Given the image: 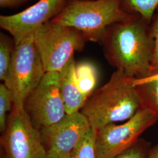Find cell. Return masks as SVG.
I'll return each mask as SVG.
<instances>
[{
	"label": "cell",
	"mask_w": 158,
	"mask_h": 158,
	"mask_svg": "<svg viewBox=\"0 0 158 158\" xmlns=\"http://www.w3.org/2000/svg\"><path fill=\"white\" fill-rule=\"evenodd\" d=\"M46 70L31 34L15 45L4 83L11 92L14 106L23 108L27 98L40 84Z\"/></svg>",
	"instance_id": "4"
},
{
	"label": "cell",
	"mask_w": 158,
	"mask_h": 158,
	"mask_svg": "<svg viewBox=\"0 0 158 158\" xmlns=\"http://www.w3.org/2000/svg\"><path fill=\"white\" fill-rule=\"evenodd\" d=\"M76 76L80 90L89 98L96 90L98 82L96 67L90 62L79 63L76 65Z\"/></svg>",
	"instance_id": "13"
},
{
	"label": "cell",
	"mask_w": 158,
	"mask_h": 158,
	"mask_svg": "<svg viewBox=\"0 0 158 158\" xmlns=\"http://www.w3.org/2000/svg\"><path fill=\"white\" fill-rule=\"evenodd\" d=\"M67 1L38 0L23 11L10 15H0V27L11 35L17 45L57 15Z\"/></svg>",
	"instance_id": "9"
},
{
	"label": "cell",
	"mask_w": 158,
	"mask_h": 158,
	"mask_svg": "<svg viewBox=\"0 0 158 158\" xmlns=\"http://www.w3.org/2000/svg\"><path fill=\"white\" fill-rule=\"evenodd\" d=\"M76 65L73 56L59 72L60 90L68 114L80 111L88 98L80 90L77 84Z\"/></svg>",
	"instance_id": "11"
},
{
	"label": "cell",
	"mask_w": 158,
	"mask_h": 158,
	"mask_svg": "<svg viewBox=\"0 0 158 158\" xmlns=\"http://www.w3.org/2000/svg\"><path fill=\"white\" fill-rule=\"evenodd\" d=\"M96 130L91 128L70 153V158H98L96 146Z\"/></svg>",
	"instance_id": "15"
},
{
	"label": "cell",
	"mask_w": 158,
	"mask_h": 158,
	"mask_svg": "<svg viewBox=\"0 0 158 158\" xmlns=\"http://www.w3.org/2000/svg\"><path fill=\"white\" fill-rule=\"evenodd\" d=\"M155 11L151 23V28L155 42L151 69H158V6Z\"/></svg>",
	"instance_id": "19"
},
{
	"label": "cell",
	"mask_w": 158,
	"mask_h": 158,
	"mask_svg": "<svg viewBox=\"0 0 158 158\" xmlns=\"http://www.w3.org/2000/svg\"><path fill=\"white\" fill-rule=\"evenodd\" d=\"M0 142L2 158H48L40 131L23 108L13 106Z\"/></svg>",
	"instance_id": "6"
},
{
	"label": "cell",
	"mask_w": 158,
	"mask_h": 158,
	"mask_svg": "<svg viewBox=\"0 0 158 158\" xmlns=\"http://www.w3.org/2000/svg\"><path fill=\"white\" fill-rule=\"evenodd\" d=\"M86 1H89V0H86Z\"/></svg>",
	"instance_id": "23"
},
{
	"label": "cell",
	"mask_w": 158,
	"mask_h": 158,
	"mask_svg": "<svg viewBox=\"0 0 158 158\" xmlns=\"http://www.w3.org/2000/svg\"><path fill=\"white\" fill-rule=\"evenodd\" d=\"M158 121L151 111L141 108L124 123H113L96 131L98 158H114L134 145L139 136Z\"/></svg>",
	"instance_id": "7"
},
{
	"label": "cell",
	"mask_w": 158,
	"mask_h": 158,
	"mask_svg": "<svg viewBox=\"0 0 158 158\" xmlns=\"http://www.w3.org/2000/svg\"><path fill=\"white\" fill-rule=\"evenodd\" d=\"M15 47L12 38L2 32L0 34V80L4 82L8 76Z\"/></svg>",
	"instance_id": "14"
},
{
	"label": "cell",
	"mask_w": 158,
	"mask_h": 158,
	"mask_svg": "<svg viewBox=\"0 0 158 158\" xmlns=\"http://www.w3.org/2000/svg\"><path fill=\"white\" fill-rule=\"evenodd\" d=\"M147 158H158V144L151 148L148 153Z\"/></svg>",
	"instance_id": "21"
},
{
	"label": "cell",
	"mask_w": 158,
	"mask_h": 158,
	"mask_svg": "<svg viewBox=\"0 0 158 158\" xmlns=\"http://www.w3.org/2000/svg\"><path fill=\"white\" fill-rule=\"evenodd\" d=\"M131 14L123 0H68L51 21L78 29L88 42L100 43L108 27L124 21Z\"/></svg>",
	"instance_id": "3"
},
{
	"label": "cell",
	"mask_w": 158,
	"mask_h": 158,
	"mask_svg": "<svg viewBox=\"0 0 158 158\" xmlns=\"http://www.w3.org/2000/svg\"><path fill=\"white\" fill-rule=\"evenodd\" d=\"M14 106L11 92L4 83L0 85V132L3 134L6 130L9 115Z\"/></svg>",
	"instance_id": "17"
},
{
	"label": "cell",
	"mask_w": 158,
	"mask_h": 158,
	"mask_svg": "<svg viewBox=\"0 0 158 158\" xmlns=\"http://www.w3.org/2000/svg\"><path fill=\"white\" fill-rule=\"evenodd\" d=\"M59 72H46L27 98L23 108L38 130L59 122L66 115L59 85Z\"/></svg>",
	"instance_id": "8"
},
{
	"label": "cell",
	"mask_w": 158,
	"mask_h": 158,
	"mask_svg": "<svg viewBox=\"0 0 158 158\" xmlns=\"http://www.w3.org/2000/svg\"><path fill=\"white\" fill-rule=\"evenodd\" d=\"M151 23L132 13L108 27L100 44L110 64L135 78L149 73L155 46Z\"/></svg>",
	"instance_id": "1"
},
{
	"label": "cell",
	"mask_w": 158,
	"mask_h": 158,
	"mask_svg": "<svg viewBox=\"0 0 158 158\" xmlns=\"http://www.w3.org/2000/svg\"><path fill=\"white\" fill-rule=\"evenodd\" d=\"M134 83L141 108L148 110L158 118V69H151L143 77L134 78Z\"/></svg>",
	"instance_id": "12"
},
{
	"label": "cell",
	"mask_w": 158,
	"mask_h": 158,
	"mask_svg": "<svg viewBox=\"0 0 158 158\" xmlns=\"http://www.w3.org/2000/svg\"><path fill=\"white\" fill-rule=\"evenodd\" d=\"M34 36L46 72H60L74 53L82 51L88 42L78 29L51 20L37 29Z\"/></svg>",
	"instance_id": "5"
},
{
	"label": "cell",
	"mask_w": 158,
	"mask_h": 158,
	"mask_svg": "<svg viewBox=\"0 0 158 158\" xmlns=\"http://www.w3.org/2000/svg\"><path fill=\"white\" fill-rule=\"evenodd\" d=\"M48 158H70V153H48Z\"/></svg>",
	"instance_id": "22"
},
{
	"label": "cell",
	"mask_w": 158,
	"mask_h": 158,
	"mask_svg": "<svg viewBox=\"0 0 158 158\" xmlns=\"http://www.w3.org/2000/svg\"><path fill=\"white\" fill-rule=\"evenodd\" d=\"M134 78L116 70L107 82L87 98L80 112L92 129L97 131L110 124L127 121L141 108Z\"/></svg>",
	"instance_id": "2"
},
{
	"label": "cell",
	"mask_w": 158,
	"mask_h": 158,
	"mask_svg": "<svg viewBox=\"0 0 158 158\" xmlns=\"http://www.w3.org/2000/svg\"><path fill=\"white\" fill-rule=\"evenodd\" d=\"M91 126L80 111L68 114L59 122L40 130L47 153H71Z\"/></svg>",
	"instance_id": "10"
},
{
	"label": "cell",
	"mask_w": 158,
	"mask_h": 158,
	"mask_svg": "<svg viewBox=\"0 0 158 158\" xmlns=\"http://www.w3.org/2000/svg\"><path fill=\"white\" fill-rule=\"evenodd\" d=\"M151 148L149 142L139 139L134 145L114 158H147Z\"/></svg>",
	"instance_id": "18"
},
{
	"label": "cell",
	"mask_w": 158,
	"mask_h": 158,
	"mask_svg": "<svg viewBox=\"0 0 158 158\" xmlns=\"http://www.w3.org/2000/svg\"><path fill=\"white\" fill-rule=\"evenodd\" d=\"M127 11L141 15L151 23L153 15L158 6V0H123Z\"/></svg>",
	"instance_id": "16"
},
{
	"label": "cell",
	"mask_w": 158,
	"mask_h": 158,
	"mask_svg": "<svg viewBox=\"0 0 158 158\" xmlns=\"http://www.w3.org/2000/svg\"><path fill=\"white\" fill-rule=\"evenodd\" d=\"M31 0H0L1 8H16L30 1Z\"/></svg>",
	"instance_id": "20"
}]
</instances>
